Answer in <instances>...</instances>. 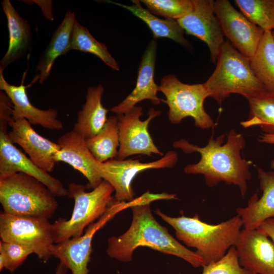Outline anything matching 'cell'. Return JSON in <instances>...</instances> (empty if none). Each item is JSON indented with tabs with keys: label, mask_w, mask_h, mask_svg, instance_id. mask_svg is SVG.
<instances>
[{
	"label": "cell",
	"mask_w": 274,
	"mask_h": 274,
	"mask_svg": "<svg viewBox=\"0 0 274 274\" xmlns=\"http://www.w3.org/2000/svg\"><path fill=\"white\" fill-rule=\"evenodd\" d=\"M225 135L221 134L214 139L212 136L208 144L202 147L181 139L173 143V147L184 153L198 152L200 159L196 163L187 165L184 171L188 175H202L207 185L216 186L221 182L238 187L242 197L248 190V181L252 178L250 170L251 162L242 158V151L245 147L244 135L234 129L227 134V141L224 143Z\"/></svg>",
	"instance_id": "1"
},
{
	"label": "cell",
	"mask_w": 274,
	"mask_h": 274,
	"mask_svg": "<svg viewBox=\"0 0 274 274\" xmlns=\"http://www.w3.org/2000/svg\"><path fill=\"white\" fill-rule=\"evenodd\" d=\"M152 201H144L130 208L131 223L123 234L108 238V256L120 261L129 262L136 248L146 247L182 258L194 268L205 266L202 257L180 244L155 219L150 208Z\"/></svg>",
	"instance_id": "2"
},
{
	"label": "cell",
	"mask_w": 274,
	"mask_h": 274,
	"mask_svg": "<svg viewBox=\"0 0 274 274\" xmlns=\"http://www.w3.org/2000/svg\"><path fill=\"white\" fill-rule=\"evenodd\" d=\"M155 213L175 229L179 240L196 249L195 252L204 260L206 265L221 259L235 245L243 226L237 215L219 224H211L202 221L198 214L193 217L183 214L172 217L158 209Z\"/></svg>",
	"instance_id": "3"
},
{
	"label": "cell",
	"mask_w": 274,
	"mask_h": 274,
	"mask_svg": "<svg viewBox=\"0 0 274 274\" xmlns=\"http://www.w3.org/2000/svg\"><path fill=\"white\" fill-rule=\"evenodd\" d=\"M216 62L215 71L203 84L209 97L219 105L233 93L241 94L248 99L267 92L254 74L250 59L229 41L223 45Z\"/></svg>",
	"instance_id": "4"
},
{
	"label": "cell",
	"mask_w": 274,
	"mask_h": 274,
	"mask_svg": "<svg viewBox=\"0 0 274 274\" xmlns=\"http://www.w3.org/2000/svg\"><path fill=\"white\" fill-rule=\"evenodd\" d=\"M55 196L42 182L26 174L0 177V203L7 214L49 220L58 208Z\"/></svg>",
	"instance_id": "5"
},
{
	"label": "cell",
	"mask_w": 274,
	"mask_h": 274,
	"mask_svg": "<svg viewBox=\"0 0 274 274\" xmlns=\"http://www.w3.org/2000/svg\"><path fill=\"white\" fill-rule=\"evenodd\" d=\"M83 185L72 182L67 196L74 200L73 213L69 219L58 218L53 224L55 244L84 233L86 227L100 218L115 201L113 187L103 180L96 187L86 192Z\"/></svg>",
	"instance_id": "6"
},
{
	"label": "cell",
	"mask_w": 274,
	"mask_h": 274,
	"mask_svg": "<svg viewBox=\"0 0 274 274\" xmlns=\"http://www.w3.org/2000/svg\"><path fill=\"white\" fill-rule=\"evenodd\" d=\"M159 91L166 97L164 102L168 107V117L172 123L178 124L190 117L200 129H208L215 126L204 109V101L209 95L203 83L185 84L174 75H168L161 79Z\"/></svg>",
	"instance_id": "7"
},
{
	"label": "cell",
	"mask_w": 274,
	"mask_h": 274,
	"mask_svg": "<svg viewBox=\"0 0 274 274\" xmlns=\"http://www.w3.org/2000/svg\"><path fill=\"white\" fill-rule=\"evenodd\" d=\"M0 237L5 242L14 243L30 249L39 259L47 262L55 244L54 228L49 220L0 214Z\"/></svg>",
	"instance_id": "8"
},
{
	"label": "cell",
	"mask_w": 274,
	"mask_h": 274,
	"mask_svg": "<svg viewBox=\"0 0 274 274\" xmlns=\"http://www.w3.org/2000/svg\"><path fill=\"white\" fill-rule=\"evenodd\" d=\"M136 203L134 199L130 202L115 201L100 218L87 227L82 235L54 244L51 248L52 256L59 260V262L65 265L72 274H88V265L94 234L117 213Z\"/></svg>",
	"instance_id": "9"
},
{
	"label": "cell",
	"mask_w": 274,
	"mask_h": 274,
	"mask_svg": "<svg viewBox=\"0 0 274 274\" xmlns=\"http://www.w3.org/2000/svg\"><path fill=\"white\" fill-rule=\"evenodd\" d=\"M178 160L177 153L171 150L153 162L144 163L132 159H113L104 163L97 161L96 168L99 176L113 187L114 200L118 202H130L134 199L131 183L139 173L150 169L171 168Z\"/></svg>",
	"instance_id": "10"
},
{
	"label": "cell",
	"mask_w": 274,
	"mask_h": 274,
	"mask_svg": "<svg viewBox=\"0 0 274 274\" xmlns=\"http://www.w3.org/2000/svg\"><path fill=\"white\" fill-rule=\"evenodd\" d=\"M161 114L151 108L148 118L142 121L143 109L135 106L127 113L118 115L119 147L117 159L124 160L132 155L142 154L151 157L153 154L161 156L163 153L154 143L148 130L151 121Z\"/></svg>",
	"instance_id": "11"
},
{
	"label": "cell",
	"mask_w": 274,
	"mask_h": 274,
	"mask_svg": "<svg viewBox=\"0 0 274 274\" xmlns=\"http://www.w3.org/2000/svg\"><path fill=\"white\" fill-rule=\"evenodd\" d=\"M214 7L224 36L242 54L250 59L264 31L237 11L227 0L214 1Z\"/></svg>",
	"instance_id": "12"
},
{
	"label": "cell",
	"mask_w": 274,
	"mask_h": 274,
	"mask_svg": "<svg viewBox=\"0 0 274 274\" xmlns=\"http://www.w3.org/2000/svg\"><path fill=\"white\" fill-rule=\"evenodd\" d=\"M192 10L177 22L186 33L198 38L208 46L211 61L216 62L225 42L220 24L215 15L213 0H192Z\"/></svg>",
	"instance_id": "13"
},
{
	"label": "cell",
	"mask_w": 274,
	"mask_h": 274,
	"mask_svg": "<svg viewBox=\"0 0 274 274\" xmlns=\"http://www.w3.org/2000/svg\"><path fill=\"white\" fill-rule=\"evenodd\" d=\"M8 127L0 125V177L23 173L40 181L55 196L67 195V189L59 180L38 166L14 145Z\"/></svg>",
	"instance_id": "14"
},
{
	"label": "cell",
	"mask_w": 274,
	"mask_h": 274,
	"mask_svg": "<svg viewBox=\"0 0 274 274\" xmlns=\"http://www.w3.org/2000/svg\"><path fill=\"white\" fill-rule=\"evenodd\" d=\"M234 246L242 267L255 274H274V243L265 234L244 228Z\"/></svg>",
	"instance_id": "15"
},
{
	"label": "cell",
	"mask_w": 274,
	"mask_h": 274,
	"mask_svg": "<svg viewBox=\"0 0 274 274\" xmlns=\"http://www.w3.org/2000/svg\"><path fill=\"white\" fill-rule=\"evenodd\" d=\"M9 126L11 127L8 132L11 142L19 145L38 166L46 172H52L56 163L55 155L60 149L58 144L38 134L26 119H12Z\"/></svg>",
	"instance_id": "16"
},
{
	"label": "cell",
	"mask_w": 274,
	"mask_h": 274,
	"mask_svg": "<svg viewBox=\"0 0 274 274\" xmlns=\"http://www.w3.org/2000/svg\"><path fill=\"white\" fill-rule=\"evenodd\" d=\"M59 151L55 157L56 162H63L80 172L88 180L86 188L94 189L103 179L97 172V161L89 150L86 139L73 129L60 136L57 141Z\"/></svg>",
	"instance_id": "17"
},
{
	"label": "cell",
	"mask_w": 274,
	"mask_h": 274,
	"mask_svg": "<svg viewBox=\"0 0 274 274\" xmlns=\"http://www.w3.org/2000/svg\"><path fill=\"white\" fill-rule=\"evenodd\" d=\"M156 49V42L151 41L142 57L135 88L120 103L112 107L110 111L119 115L129 111L144 100H150L155 105L164 102V99L157 96L159 86L155 83L154 79Z\"/></svg>",
	"instance_id": "18"
},
{
	"label": "cell",
	"mask_w": 274,
	"mask_h": 274,
	"mask_svg": "<svg viewBox=\"0 0 274 274\" xmlns=\"http://www.w3.org/2000/svg\"><path fill=\"white\" fill-rule=\"evenodd\" d=\"M4 70L0 68V89L11 99L13 105V119H24L31 125H40L46 129L60 130L63 128L57 118L58 112L54 109L42 110L34 106L26 92L27 86L22 82L16 86L9 84L5 79Z\"/></svg>",
	"instance_id": "19"
},
{
	"label": "cell",
	"mask_w": 274,
	"mask_h": 274,
	"mask_svg": "<svg viewBox=\"0 0 274 274\" xmlns=\"http://www.w3.org/2000/svg\"><path fill=\"white\" fill-rule=\"evenodd\" d=\"M257 174L261 196L259 198L255 193L246 207H238L235 210L246 229H256L266 219L274 217V171L258 168Z\"/></svg>",
	"instance_id": "20"
},
{
	"label": "cell",
	"mask_w": 274,
	"mask_h": 274,
	"mask_svg": "<svg viewBox=\"0 0 274 274\" xmlns=\"http://www.w3.org/2000/svg\"><path fill=\"white\" fill-rule=\"evenodd\" d=\"M7 20L9 31L8 50L0 61V68L4 70L8 65L25 57L32 46V37L28 22L21 17L9 0L1 3Z\"/></svg>",
	"instance_id": "21"
},
{
	"label": "cell",
	"mask_w": 274,
	"mask_h": 274,
	"mask_svg": "<svg viewBox=\"0 0 274 274\" xmlns=\"http://www.w3.org/2000/svg\"><path fill=\"white\" fill-rule=\"evenodd\" d=\"M76 20L75 14L67 11L39 58L36 66V76L31 84L37 81L40 84L43 83L49 76L56 59L68 52L71 32Z\"/></svg>",
	"instance_id": "22"
},
{
	"label": "cell",
	"mask_w": 274,
	"mask_h": 274,
	"mask_svg": "<svg viewBox=\"0 0 274 274\" xmlns=\"http://www.w3.org/2000/svg\"><path fill=\"white\" fill-rule=\"evenodd\" d=\"M104 88L101 84L88 88L86 101L78 113L77 121L73 130L85 139L99 132L105 126L109 110L102 105Z\"/></svg>",
	"instance_id": "23"
},
{
	"label": "cell",
	"mask_w": 274,
	"mask_h": 274,
	"mask_svg": "<svg viewBox=\"0 0 274 274\" xmlns=\"http://www.w3.org/2000/svg\"><path fill=\"white\" fill-rule=\"evenodd\" d=\"M109 3L122 7L133 15L143 20L152 32L154 38H166L184 46L187 45V41L184 37V30L177 20L161 19L144 8L140 1L133 0L132 5H125L118 3L108 1Z\"/></svg>",
	"instance_id": "24"
},
{
	"label": "cell",
	"mask_w": 274,
	"mask_h": 274,
	"mask_svg": "<svg viewBox=\"0 0 274 274\" xmlns=\"http://www.w3.org/2000/svg\"><path fill=\"white\" fill-rule=\"evenodd\" d=\"M86 145L95 159L100 163L116 159L119 147L118 117L111 116L101 130L86 139Z\"/></svg>",
	"instance_id": "25"
},
{
	"label": "cell",
	"mask_w": 274,
	"mask_h": 274,
	"mask_svg": "<svg viewBox=\"0 0 274 274\" xmlns=\"http://www.w3.org/2000/svg\"><path fill=\"white\" fill-rule=\"evenodd\" d=\"M255 77L268 92L274 93V39L270 31H265L250 59Z\"/></svg>",
	"instance_id": "26"
},
{
	"label": "cell",
	"mask_w": 274,
	"mask_h": 274,
	"mask_svg": "<svg viewBox=\"0 0 274 274\" xmlns=\"http://www.w3.org/2000/svg\"><path fill=\"white\" fill-rule=\"evenodd\" d=\"M74 50L91 53L100 59L112 70H119L117 61L109 53L107 46L97 41L88 29L80 24L77 20L73 26L68 52Z\"/></svg>",
	"instance_id": "27"
},
{
	"label": "cell",
	"mask_w": 274,
	"mask_h": 274,
	"mask_svg": "<svg viewBox=\"0 0 274 274\" xmlns=\"http://www.w3.org/2000/svg\"><path fill=\"white\" fill-rule=\"evenodd\" d=\"M248 100L249 114L241 125L244 128L259 126L264 133H274V93L267 91Z\"/></svg>",
	"instance_id": "28"
},
{
	"label": "cell",
	"mask_w": 274,
	"mask_h": 274,
	"mask_svg": "<svg viewBox=\"0 0 274 274\" xmlns=\"http://www.w3.org/2000/svg\"><path fill=\"white\" fill-rule=\"evenodd\" d=\"M235 3L251 22L265 31L274 30V0H235Z\"/></svg>",
	"instance_id": "29"
},
{
	"label": "cell",
	"mask_w": 274,
	"mask_h": 274,
	"mask_svg": "<svg viewBox=\"0 0 274 274\" xmlns=\"http://www.w3.org/2000/svg\"><path fill=\"white\" fill-rule=\"evenodd\" d=\"M151 13L165 19L177 20L192 9V0H142Z\"/></svg>",
	"instance_id": "30"
},
{
	"label": "cell",
	"mask_w": 274,
	"mask_h": 274,
	"mask_svg": "<svg viewBox=\"0 0 274 274\" xmlns=\"http://www.w3.org/2000/svg\"><path fill=\"white\" fill-rule=\"evenodd\" d=\"M32 253L30 249L24 246L1 241L0 271L5 268L14 273Z\"/></svg>",
	"instance_id": "31"
},
{
	"label": "cell",
	"mask_w": 274,
	"mask_h": 274,
	"mask_svg": "<svg viewBox=\"0 0 274 274\" xmlns=\"http://www.w3.org/2000/svg\"><path fill=\"white\" fill-rule=\"evenodd\" d=\"M201 274L255 273L246 269L239 265L235 247L232 246L221 259L204 266Z\"/></svg>",
	"instance_id": "32"
},
{
	"label": "cell",
	"mask_w": 274,
	"mask_h": 274,
	"mask_svg": "<svg viewBox=\"0 0 274 274\" xmlns=\"http://www.w3.org/2000/svg\"><path fill=\"white\" fill-rule=\"evenodd\" d=\"M13 105L9 97L3 91L0 92V124L9 125L13 119Z\"/></svg>",
	"instance_id": "33"
},
{
	"label": "cell",
	"mask_w": 274,
	"mask_h": 274,
	"mask_svg": "<svg viewBox=\"0 0 274 274\" xmlns=\"http://www.w3.org/2000/svg\"><path fill=\"white\" fill-rule=\"evenodd\" d=\"M256 229L265 234L274 243V217L266 219Z\"/></svg>",
	"instance_id": "34"
},
{
	"label": "cell",
	"mask_w": 274,
	"mask_h": 274,
	"mask_svg": "<svg viewBox=\"0 0 274 274\" xmlns=\"http://www.w3.org/2000/svg\"><path fill=\"white\" fill-rule=\"evenodd\" d=\"M259 143L274 144V133H262L258 136Z\"/></svg>",
	"instance_id": "35"
},
{
	"label": "cell",
	"mask_w": 274,
	"mask_h": 274,
	"mask_svg": "<svg viewBox=\"0 0 274 274\" xmlns=\"http://www.w3.org/2000/svg\"><path fill=\"white\" fill-rule=\"evenodd\" d=\"M68 268L63 263L59 262L54 274H67Z\"/></svg>",
	"instance_id": "36"
},
{
	"label": "cell",
	"mask_w": 274,
	"mask_h": 274,
	"mask_svg": "<svg viewBox=\"0 0 274 274\" xmlns=\"http://www.w3.org/2000/svg\"><path fill=\"white\" fill-rule=\"evenodd\" d=\"M270 168L272 169H274V159H273L270 163Z\"/></svg>",
	"instance_id": "37"
},
{
	"label": "cell",
	"mask_w": 274,
	"mask_h": 274,
	"mask_svg": "<svg viewBox=\"0 0 274 274\" xmlns=\"http://www.w3.org/2000/svg\"><path fill=\"white\" fill-rule=\"evenodd\" d=\"M272 36H273V39H274V30H273L272 31Z\"/></svg>",
	"instance_id": "38"
}]
</instances>
